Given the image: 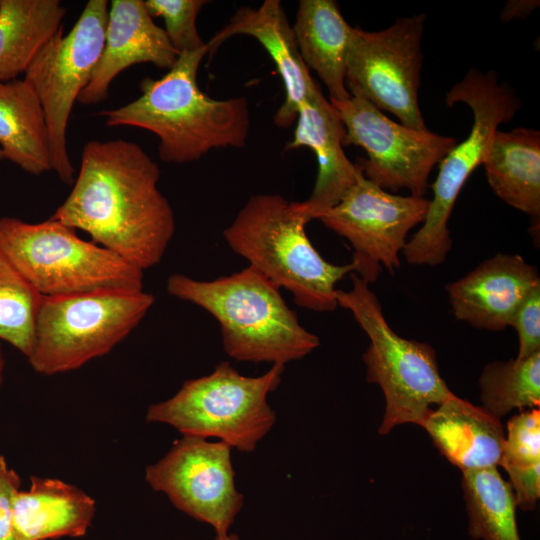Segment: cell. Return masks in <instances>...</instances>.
Returning <instances> with one entry per match:
<instances>
[{
  "instance_id": "9a60e30c",
  "label": "cell",
  "mask_w": 540,
  "mask_h": 540,
  "mask_svg": "<svg viewBox=\"0 0 540 540\" xmlns=\"http://www.w3.org/2000/svg\"><path fill=\"white\" fill-rule=\"evenodd\" d=\"M178 55L143 0H112L100 58L77 101L83 105L101 103L108 98L112 81L125 69L151 63L169 70Z\"/></svg>"
},
{
  "instance_id": "52a82bcc",
  "label": "cell",
  "mask_w": 540,
  "mask_h": 540,
  "mask_svg": "<svg viewBox=\"0 0 540 540\" xmlns=\"http://www.w3.org/2000/svg\"><path fill=\"white\" fill-rule=\"evenodd\" d=\"M0 251L44 297L143 290V271L51 218L40 223L1 218Z\"/></svg>"
},
{
  "instance_id": "2e32d148",
  "label": "cell",
  "mask_w": 540,
  "mask_h": 540,
  "mask_svg": "<svg viewBox=\"0 0 540 540\" xmlns=\"http://www.w3.org/2000/svg\"><path fill=\"white\" fill-rule=\"evenodd\" d=\"M540 287L535 266L520 255L498 253L446 286L457 320L478 329L503 330L527 296Z\"/></svg>"
},
{
  "instance_id": "83f0119b",
  "label": "cell",
  "mask_w": 540,
  "mask_h": 540,
  "mask_svg": "<svg viewBox=\"0 0 540 540\" xmlns=\"http://www.w3.org/2000/svg\"><path fill=\"white\" fill-rule=\"evenodd\" d=\"M43 296L0 251V339L27 359L32 353L35 326Z\"/></svg>"
},
{
  "instance_id": "7c38bea8",
  "label": "cell",
  "mask_w": 540,
  "mask_h": 540,
  "mask_svg": "<svg viewBox=\"0 0 540 540\" xmlns=\"http://www.w3.org/2000/svg\"><path fill=\"white\" fill-rule=\"evenodd\" d=\"M330 102L345 128L343 146L362 147L368 157L356 164L368 180L391 193L405 188L412 196L423 197L433 167L458 142L398 124L361 98Z\"/></svg>"
},
{
  "instance_id": "4316f807",
  "label": "cell",
  "mask_w": 540,
  "mask_h": 540,
  "mask_svg": "<svg viewBox=\"0 0 540 540\" xmlns=\"http://www.w3.org/2000/svg\"><path fill=\"white\" fill-rule=\"evenodd\" d=\"M479 386L483 408L497 418L540 405V351L485 366Z\"/></svg>"
},
{
  "instance_id": "277c9868",
  "label": "cell",
  "mask_w": 540,
  "mask_h": 540,
  "mask_svg": "<svg viewBox=\"0 0 540 540\" xmlns=\"http://www.w3.org/2000/svg\"><path fill=\"white\" fill-rule=\"evenodd\" d=\"M311 220L303 201L257 194L248 199L223 236L249 266L287 289L298 306L334 311L338 307L336 284L357 267L354 262L335 265L320 255L305 231Z\"/></svg>"
},
{
  "instance_id": "6da1fadb",
  "label": "cell",
  "mask_w": 540,
  "mask_h": 540,
  "mask_svg": "<svg viewBox=\"0 0 540 540\" xmlns=\"http://www.w3.org/2000/svg\"><path fill=\"white\" fill-rule=\"evenodd\" d=\"M160 169L138 144L91 140L74 185L51 219L88 233L97 245L144 271L158 264L175 232Z\"/></svg>"
},
{
  "instance_id": "8992f818",
  "label": "cell",
  "mask_w": 540,
  "mask_h": 540,
  "mask_svg": "<svg viewBox=\"0 0 540 540\" xmlns=\"http://www.w3.org/2000/svg\"><path fill=\"white\" fill-rule=\"evenodd\" d=\"M284 365L263 375L240 374L227 361L205 376L187 380L171 398L152 404L150 423L168 424L183 436L218 438L241 452H253L276 422L267 402L280 384Z\"/></svg>"
},
{
  "instance_id": "5bb4252c",
  "label": "cell",
  "mask_w": 540,
  "mask_h": 540,
  "mask_svg": "<svg viewBox=\"0 0 540 540\" xmlns=\"http://www.w3.org/2000/svg\"><path fill=\"white\" fill-rule=\"evenodd\" d=\"M231 449L223 441L183 436L147 466L145 480L177 509L209 524L216 536L225 535L244 503L235 485Z\"/></svg>"
},
{
  "instance_id": "44dd1931",
  "label": "cell",
  "mask_w": 540,
  "mask_h": 540,
  "mask_svg": "<svg viewBox=\"0 0 540 540\" xmlns=\"http://www.w3.org/2000/svg\"><path fill=\"white\" fill-rule=\"evenodd\" d=\"M292 29L303 62L326 85L330 101L350 98L345 77L353 27L338 4L333 0H301Z\"/></svg>"
},
{
  "instance_id": "836d02e7",
  "label": "cell",
  "mask_w": 540,
  "mask_h": 540,
  "mask_svg": "<svg viewBox=\"0 0 540 540\" xmlns=\"http://www.w3.org/2000/svg\"><path fill=\"white\" fill-rule=\"evenodd\" d=\"M4 367H5V361H4V357H3V353H2L1 345H0V386L3 382Z\"/></svg>"
},
{
  "instance_id": "5b68a950",
  "label": "cell",
  "mask_w": 540,
  "mask_h": 540,
  "mask_svg": "<svg viewBox=\"0 0 540 540\" xmlns=\"http://www.w3.org/2000/svg\"><path fill=\"white\" fill-rule=\"evenodd\" d=\"M350 276L352 288L337 289V303L352 313L370 340L363 354L366 379L381 388L386 403L378 432L386 435L405 423L421 426L431 405L454 395L440 375L436 353L427 343L399 336L369 283L355 272Z\"/></svg>"
},
{
  "instance_id": "e575fe53",
  "label": "cell",
  "mask_w": 540,
  "mask_h": 540,
  "mask_svg": "<svg viewBox=\"0 0 540 540\" xmlns=\"http://www.w3.org/2000/svg\"><path fill=\"white\" fill-rule=\"evenodd\" d=\"M2 159H5V157H4L3 151H2L1 148H0V161H1Z\"/></svg>"
},
{
  "instance_id": "4dcf8cb0",
  "label": "cell",
  "mask_w": 540,
  "mask_h": 540,
  "mask_svg": "<svg viewBox=\"0 0 540 540\" xmlns=\"http://www.w3.org/2000/svg\"><path fill=\"white\" fill-rule=\"evenodd\" d=\"M20 487L21 478L0 454V540H19L14 525L13 501Z\"/></svg>"
},
{
  "instance_id": "9c48e42d",
  "label": "cell",
  "mask_w": 540,
  "mask_h": 540,
  "mask_svg": "<svg viewBox=\"0 0 540 540\" xmlns=\"http://www.w3.org/2000/svg\"><path fill=\"white\" fill-rule=\"evenodd\" d=\"M154 302L143 290L43 296L28 362L43 375L76 370L124 340Z\"/></svg>"
},
{
  "instance_id": "ac0fdd59",
  "label": "cell",
  "mask_w": 540,
  "mask_h": 540,
  "mask_svg": "<svg viewBox=\"0 0 540 540\" xmlns=\"http://www.w3.org/2000/svg\"><path fill=\"white\" fill-rule=\"evenodd\" d=\"M296 120L294 137L287 149L309 147L318 162L314 188L303 201L314 220L341 200L356 183L361 169L347 158L343 149V122L322 91L300 106Z\"/></svg>"
},
{
  "instance_id": "cb8c5ba5",
  "label": "cell",
  "mask_w": 540,
  "mask_h": 540,
  "mask_svg": "<svg viewBox=\"0 0 540 540\" xmlns=\"http://www.w3.org/2000/svg\"><path fill=\"white\" fill-rule=\"evenodd\" d=\"M58 0H0V81L24 74L39 51L63 27Z\"/></svg>"
},
{
  "instance_id": "e0dca14e",
  "label": "cell",
  "mask_w": 540,
  "mask_h": 540,
  "mask_svg": "<svg viewBox=\"0 0 540 540\" xmlns=\"http://www.w3.org/2000/svg\"><path fill=\"white\" fill-rule=\"evenodd\" d=\"M248 35L255 38L274 61L285 88V100L274 121L282 128L296 120L300 106L315 97L321 88L310 76L300 55L293 29L279 0H265L258 8L241 7L227 25L207 43L208 54L230 37Z\"/></svg>"
},
{
  "instance_id": "30bf717a",
  "label": "cell",
  "mask_w": 540,
  "mask_h": 540,
  "mask_svg": "<svg viewBox=\"0 0 540 540\" xmlns=\"http://www.w3.org/2000/svg\"><path fill=\"white\" fill-rule=\"evenodd\" d=\"M108 12L107 0H89L70 32L63 35L62 27L24 73L23 79L35 91L44 112L52 170L66 184L74 182L67 147L68 122L100 58Z\"/></svg>"
},
{
  "instance_id": "f546056e",
  "label": "cell",
  "mask_w": 540,
  "mask_h": 540,
  "mask_svg": "<svg viewBox=\"0 0 540 540\" xmlns=\"http://www.w3.org/2000/svg\"><path fill=\"white\" fill-rule=\"evenodd\" d=\"M509 326L518 335V359L540 351V287L534 289L517 308Z\"/></svg>"
},
{
  "instance_id": "7a4b0ae2",
  "label": "cell",
  "mask_w": 540,
  "mask_h": 540,
  "mask_svg": "<svg viewBox=\"0 0 540 540\" xmlns=\"http://www.w3.org/2000/svg\"><path fill=\"white\" fill-rule=\"evenodd\" d=\"M207 54V48L180 53L162 77L141 81L137 99L99 115L107 126L155 134L159 157L168 163L193 162L213 149L244 147L250 129L248 101L213 99L199 88L197 73Z\"/></svg>"
},
{
  "instance_id": "1f68e13d",
  "label": "cell",
  "mask_w": 540,
  "mask_h": 540,
  "mask_svg": "<svg viewBox=\"0 0 540 540\" xmlns=\"http://www.w3.org/2000/svg\"><path fill=\"white\" fill-rule=\"evenodd\" d=\"M538 1H509L501 13L504 22L513 18H523L538 6Z\"/></svg>"
},
{
  "instance_id": "d6986e66",
  "label": "cell",
  "mask_w": 540,
  "mask_h": 540,
  "mask_svg": "<svg viewBox=\"0 0 540 540\" xmlns=\"http://www.w3.org/2000/svg\"><path fill=\"white\" fill-rule=\"evenodd\" d=\"M439 452L462 472L497 467L505 440L500 418L455 394L423 421Z\"/></svg>"
},
{
  "instance_id": "603a6c76",
  "label": "cell",
  "mask_w": 540,
  "mask_h": 540,
  "mask_svg": "<svg viewBox=\"0 0 540 540\" xmlns=\"http://www.w3.org/2000/svg\"><path fill=\"white\" fill-rule=\"evenodd\" d=\"M0 145L5 159L27 173L52 170L44 112L24 79L0 81Z\"/></svg>"
},
{
  "instance_id": "8fae6325",
  "label": "cell",
  "mask_w": 540,
  "mask_h": 540,
  "mask_svg": "<svg viewBox=\"0 0 540 540\" xmlns=\"http://www.w3.org/2000/svg\"><path fill=\"white\" fill-rule=\"evenodd\" d=\"M425 19L423 13L398 18L376 32L353 28L346 64L345 84L351 96L394 114L401 124L416 130L427 129L418 102Z\"/></svg>"
},
{
  "instance_id": "484cf974",
  "label": "cell",
  "mask_w": 540,
  "mask_h": 540,
  "mask_svg": "<svg viewBox=\"0 0 540 540\" xmlns=\"http://www.w3.org/2000/svg\"><path fill=\"white\" fill-rule=\"evenodd\" d=\"M509 475L517 507L535 509L540 497V411H521L507 423L500 463Z\"/></svg>"
},
{
  "instance_id": "3957f363",
  "label": "cell",
  "mask_w": 540,
  "mask_h": 540,
  "mask_svg": "<svg viewBox=\"0 0 540 540\" xmlns=\"http://www.w3.org/2000/svg\"><path fill=\"white\" fill-rule=\"evenodd\" d=\"M167 291L218 321L224 351L236 361L285 366L320 345L300 324L280 288L252 266L211 281L173 274Z\"/></svg>"
},
{
  "instance_id": "ffe728a7",
  "label": "cell",
  "mask_w": 540,
  "mask_h": 540,
  "mask_svg": "<svg viewBox=\"0 0 540 540\" xmlns=\"http://www.w3.org/2000/svg\"><path fill=\"white\" fill-rule=\"evenodd\" d=\"M96 511L95 500L78 487L55 478L31 477L14 496L13 517L19 540L83 537Z\"/></svg>"
},
{
  "instance_id": "f1b7e54d",
  "label": "cell",
  "mask_w": 540,
  "mask_h": 540,
  "mask_svg": "<svg viewBox=\"0 0 540 540\" xmlns=\"http://www.w3.org/2000/svg\"><path fill=\"white\" fill-rule=\"evenodd\" d=\"M151 17L164 20V31L178 54L195 52L207 48L196 25V20L205 0H145Z\"/></svg>"
},
{
  "instance_id": "7402d4cb",
  "label": "cell",
  "mask_w": 540,
  "mask_h": 540,
  "mask_svg": "<svg viewBox=\"0 0 540 540\" xmlns=\"http://www.w3.org/2000/svg\"><path fill=\"white\" fill-rule=\"evenodd\" d=\"M494 193L508 205L539 220L540 132L516 127L496 130L482 162Z\"/></svg>"
},
{
  "instance_id": "d6a6232c",
  "label": "cell",
  "mask_w": 540,
  "mask_h": 540,
  "mask_svg": "<svg viewBox=\"0 0 540 540\" xmlns=\"http://www.w3.org/2000/svg\"><path fill=\"white\" fill-rule=\"evenodd\" d=\"M214 540H239V537L235 533H227L221 536H215Z\"/></svg>"
},
{
  "instance_id": "ba28073f",
  "label": "cell",
  "mask_w": 540,
  "mask_h": 540,
  "mask_svg": "<svg viewBox=\"0 0 540 540\" xmlns=\"http://www.w3.org/2000/svg\"><path fill=\"white\" fill-rule=\"evenodd\" d=\"M467 104L473 114L469 135L440 161L432 186L427 215L421 228L406 242L402 251L412 265H439L452 247L448 221L456 199L470 174L482 164L498 126L510 121L520 109L512 88L498 81L494 71L471 68L446 94V103Z\"/></svg>"
},
{
  "instance_id": "4fadbf2b",
  "label": "cell",
  "mask_w": 540,
  "mask_h": 540,
  "mask_svg": "<svg viewBox=\"0 0 540 540\" xmlns=\"http://www.w3.org/2000/svg\"><path fill=\"white\" fill-rule=\"evenodd\" d=\"M429 203L424 197L388 192L361 171L341 200L315 219L351 244L355 273L370 284L382 266L390 274L400 267L408 232L424 222Z\"/></svg>"
},
{
  "instance_id": "d4e9b609",
  "label": "cell",
  "mask_w": 540,
  "mask_h": 540,
  "mask_svg": "<svg viewBox=\"0 0 540 540\" xmlns=\"http://www.w3.org/2000/svg\"><path fill=\"white\" fill-rule=\"evenodd\" d=\"M462 474L470 536L482 540H520L515 496L497 467Z\"/></svg>"
}]
</instances>
